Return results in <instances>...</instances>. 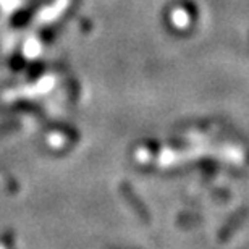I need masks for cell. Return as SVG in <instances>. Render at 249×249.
I'll return each instance as SVG.
<instances>
[{"label": "cell", "mask_w": 249, "mask_h": 249, "mask_svg": "<svg viewBox=\"0 0 249 249\" xmlns=\"http://www.w3.org/2000/svg\"><path fill=\"white\" fill-rule=\"evenodd\" d=\"M18 126H19L18 123H7V124H3V126H0V136L15 131V129H18Z\"/></svg>", "instance_id": "cell-1"}]
</instances>
